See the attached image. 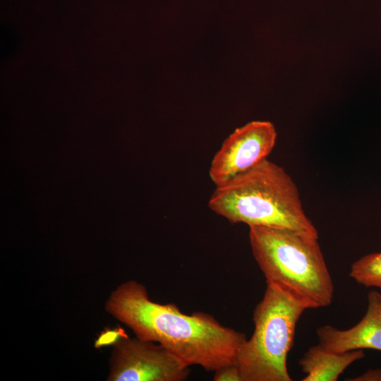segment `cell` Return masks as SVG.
<instances>
[{
	"label": "cell",
	"mask_w": 381,
	"mask_h": 381,
	"mask_svg": "<svg viewBox=\"0 0 381 381\" xmlns=\"http://www.w3.org/2000/svg\"><path fill=\"white\" fill-rule=\"evenodd\" d=\"M105 311L135 337L162 344L188 366L214 372L235 363L245 334L221 325L212 315H186L174 303L152 301L146 287L129 280L119 284L104 304Z\"/></svg>",
	"instance_id": "6da1fadb"
},
{
	"label": "cell",
	"mask_w": 381,
	"mask_h": 381,
	"mask_svg": "<svg viewBox=\"0 0 381 381\" xmlns=\"http://www.w3.org/2000/svg\"><path fill=\"white\" fill-rule=\"evenodd\" d=\"M208 207L234 224L289 229L318 237L294 180L268 159L216 187Z\"/></svg>",
	"instance_id": "7a4b0ae2"
},
{
	"label": "cell",
	"mask_w": 381,
	"mask_h": 381,
	"mask_svg": "<svg viewBox=\"0 0 381 381\" xmlns=\"http://www.w3.org/2000/svg\"><path fill=\"white\" fill-rule=\"evenodd\" d=\"M318 237L284 228L250 226L253 255L267 283L306 309L328 306L334 285Z\"/></svg>",
	"instance_id": "3957f363"
},
{
	"label": "cell",
	"mask_w": 381,
	"mask_h": 381,
	"mask_svg": "<svg viewBox=\"0 0 381 381\" xmlns=\"http://www.w3.org/2000/svg\"><path fill=\"white\" fill-rule=\"evenodd\" d=\"M306 308L267 283L253 313L254 332L238 350L235 364L242 381H291L286 366L296 326Z\"/></svg>",
	"instance_id": "277c9868"
},
{
	"label": "cell",
	"mask_w": 381,
	"mask_h": 381,
	"mask_svg": "<svg viewBox=\"0 0 381 381\" xmlns=\"http://www.w3.org/2000/svg\"><path fill=\"white\" fill-rule=\"evenodd\" d=\"M107 381H183L189 366L155 341L128 335L113 344Z\"/></svg>",
	"instance_id": "5b68a950"
},
{
	"label": "cell",
	"mask_w": 381,
	"mask_h": 381,
	"mask_svg": "<svg viewBox=\"0 0 381 381\" xmlns=\"http://www.w3.org/2000/svg\"><path fill=\"white\" fill-rule=\"evenodd\" d=\"M276 140L275 127L270 121H254L236 128L212 159L211 181L220 186L250 170L267 159Z\"/></svg>",
	"instance_id": "8992f818"
},
{
	"label": "cell",
	"mask_w": 381,
	"mask_h": 381,
	"mask_svg": "<svg viewBox=\"0 0 381 381\" xmlns=\"http://www.w3.org/2000/svg\"><path fill=\"white\" fill-rule=\"evenodd\" d=\"M367 298L366 312L356 325L344 330L328 325L320 327L317 329L319 343L336 352L365 349L381 351V294L370 291Z\"/></svg>",
	"instance_id": "52a82bcc"
},
{
	"label": "cell",
	"mask_w": 381,
	"mask_h": 381,
	"mask_svg": "<svg viewBox=\"0 0 381 381\" xmlns=\"http://www.w3.org/2000/svg\"><path fill=\"white\" fill-rule=\"evenodd\" d=\"M365 357L363 349L332 351L320 343L310 346L298 361L306 375L303 381H336L353 363Z\"/></svg>",
	"instance_id": "ba28073f"
},
{
	"label": "cell",
	"mask_w": 381,
	"mask_h": 381,
	"mask_svg": "<svg viewBox=\"0 0 381 381\" xmlns=\"http://www.w3.org/2000/svg\"><path fill=\"white\" fill-rule=\"evenodd\" d=\"M349 275L358 284L381 289V253H370L355 261Z\"/></svg>",
	"instance_id": "9c48e42d"
},
{
	"label": "cell",
	"mask_w": 381,
	"mask_h": 381,
	"mask_svg": "<svg viewBox=\"0 0 381 381\" xmlns=\"http://www.w3.org/2000/svg\"><path fill=\"white\" fill-rule=\"evenodd\" d=\"M214 381H242L240 371L235 363L221 367L214 371Z\"/></svg>",
	"instance_id": "30bf717a"
},
{
	"label": "cell",
	"mask_w": 381,
	"mask_h": 381,
	"mask_svg": "<svg viewBox=\"0 0 381 381\" xmlns=\"http://www.w3.org/2000/svg\"><path fill=\"white\" fill-rule=\"evenodd\" d=\"M126 335L122 329L111 330L101 334L95 345L99 347L104 344H113L120 337Z\"/></svg>",
	"instance_id": "8fae6325"
},
{
	"label": "cell",
	"mask_w": 381,
	"mask_h": 381,
	"mask_svg": "<svg viewBox=\"0 0 381 381\" xmlns=\"http://www.w3.org/2000/svg\"><path fill=\"white\" fill-rule=\"evenodd\" d=\"M347 380L353 381H381V369H369L362 375L348 379Z\"/></svg>",
	"instance_id": "7c38bea8"
}]
</instances>
